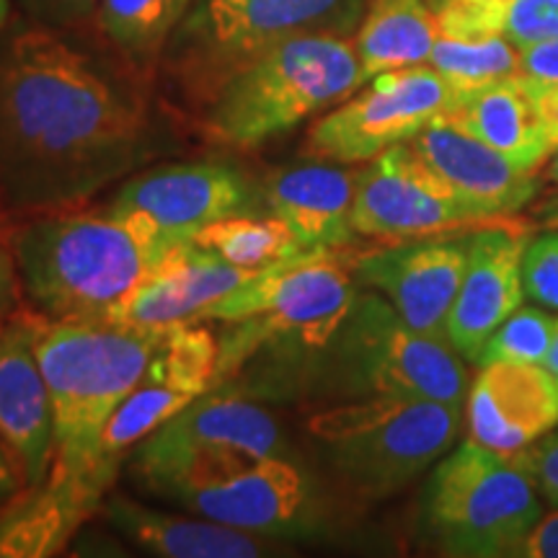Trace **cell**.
Masks as SVG:
<instances>
[{"mask_svg":"<svg viewBox=\"0 0 558 558\" xmlns=\"http://www.w3.org/2000/svg\"><path fill=\"white\" fill-rule=\"evenodd\" d=\"M24 473H21V465L13 458V452L9 450V445L0 439V507L5 505L11 497L24 488Z\"/></svg>","mask_w":558,"mask_h":558,"instance_id":"obj_40","label":"cell"},{"mask_svg":"<svg viewBox=\"0 0 558 558\" xmlns=\"http://www.w3.org/2000/svg\"><path fill=\"white\" fill-rule=\"evenodd\" d=\"M288 458L279 422L239 388H213L140 442L135 469L173 501L226 481L262 458Z\"/></svg>","mask_w":558,"mask_h":558,"instance_id":"obj_8","label":"cell"},{"mask_svg":"<svg viewBox=\"0 0 558 558\" xmlns=\"http://www.w3.org/2000/svg\"><path fill=\"white\" fill-rule=\"evenodd\" d=\"M316 354L354 393L429 399L463 407L469 373L448 341L411 329L393 305L378 295H357L333 339Z\"/></svg>","mask_w":558,"mask_h":558,"instance_id":"obj_10","label":"cell"},{"mask_svg":"<svg viewBox=\"0 0 558 558\" xmlns=\"http://www.w3.org/2000/svg\"><path fill=\"white\" fill-rule=\"evenodd\" d=\"M442 122L463 130L465 135L481 140L488 148L499 150L501 156L530 171H538L543 160L554 153L538 104L522 73L458 94V101L442 117Z\"/></svg>","mask_w":558,"mask_h":558,"instance_id":"obj_24","label":"cell"},{"mask_svg":"<svg viewBox=\"0 0 558 558\" xmlns=\"http://www.w3.org/2000/svg\"><path fill=\"white\" fill-rule=\"evenodd\" d=\"M505 37L520 47L558 39V0H509Z\"/></svg>","mask_w":558,"mask_h":558,"instance_id":"obj_33","label":"cell"},{"mask_svg":"<svg viewBox=\"0 0 558 558\" xmlns=\"http://www.w3.org/2000/svg\"><path fill=\"white\" fill-rule=\"evenodd\" d=\"M365 83L354 41L311 34L271 47L230 73L202 104V130L228 148H259Z\"/></svg>","mask_w":558,"mask_h":558,"instance_id":"obj_5","label":"cell"},{"mask_svg":"<svg viewBox=\"0 0 558 558\" xmlns=\"http://www.w3.org/2000/svg\"><path fill=\"white\" fill-rule=\"evenodd\" d=\"M525 248V233L505 222L471 230L469 264L448 324V339L458 354L476 360L488 337L520 308Z\"/></svg>","mask_w":558,"mask_h":558,"instance_id":"obj_17","label":"cell"},{"mask_svg":"<svg viewBox=\"0 0 558 558\" xmlns=\"http://www.w3.org/2000/svg\"><path fill=\"white\" fill-rule=\"evenodd\" d=\"M148 215L111 202L39 209L9 246L21 292L50 320H107L177 243Z\"/></svg>","mask_w":558,"mask_h":558,"instance_id":"obj_2","label":"cell"},{"mask_svg":"<svg viewBox=\"0 0 558 558\" xmlns=\"http://www.w3.org/2000/svg\"><path fill=\"white\" fill-rule=\"evenodd\" d=\"M360 171L337 163H313L279 169L264 186V202L282 220L305 251L344 248L352 243V207Z\"/></svg>","mask_w":558,"mask_h":558,"instance_id":"obj_21","label":"cell"},{"mask_svg":"<svg viewBox=\"0 0 558 558\" xmlns=\"http://www.w3.org/2000/svg\"><path fill=\"white\" fill-rule=\"evenodd\" d=\"M9 19H11V0H0V34H3L5 26H9Z\"/></svg>","mask_w":558,"mask_h":558,"instance_id":"obj_43","label":"cell"},{"mask_svg":"<svg viewBox=\"0 0 558 558\" xmlns=\"http://www.w3.org/2000/svg\"><path fill=\"white\" fill-rule=\"evenodd\" d=\"M522 558H558V509L535 522L518 554Z\"/></svg>","mask_w":558,"mask_h":558,"instance_id":"obj_37","label":"cell"},{"mask_svg":"<svg viewBox=\"0 0 558 558\" xmlns=\"http://www.w3.org/2000/svg\"><path fill=\"white\" fill-rule=\"evenodd\" d=\"M140 90L50 26L0 41V197L13 209L68 207L150 156Z\"/></svg>","mask_w":558,"mask_h":558,"instance_id":"obj_1","label":"cell"},{"mask_svg":"<svg viewBox=\"0 0 558 558\" xmlns=\"http://www.w3.org/2000/svg\"><path fill=\"white\" fill-rule=\"evenodd\" d=\"M471 235L465 239H411L399 246L369 251L352 264L354 277L386 295L393 311L424 337L448 341Z\"/></svg>","mask_w":558,"mask_h":558,"instance_id":"obj_13","label":"cell"},{"mask_svg":"<svg viewBox=\"0 0 558 558\" xmlns=\"http://www.w3.org/2000/svg\"><path fill=\"white\" fill-rule=\"evenodd\" d=\"M166 326L114 320H50L37 313L34 352L54 411L52 473L81 478L109 494L99 471V437L114 409L143 380Z\"/></svg>","mask_w":558,"mask_h":558,"instance_id":"obj_3","label":"cell"},{"mask_svg":"<svg viewBox=\"0 0 558 558\" xmlns=\"http://www.w3.org/2000/svg\"><path fill=\"white\" fill-rule=\"evenodd\" d=\"M520 73L535 81L558 83V39L533 41L522 47Z\"/></svg>","mask_w":558,"mask_h":558,"instance_id":"obj_36","label":"cell"},{"mask_svg":"<svg viewBox=\"0 0 558 558\" xmlns=\"http://www.w3.org/2000/svg\"><path fill=\"white\" fill-rule=\"evenodd\" d=\"M522 47L507 37L492 39H448L439 37L429 54V65L450 83L458 94L481 88L486 83L520 73Z\"/></svg>","mask_w":558,"mask_h":558,"instance_id":"obj_29","label":"cell"},{"mask_svg":"<svg viewBox=\"0 0 558 558\" xmlns=\"http://www.w3.org/2000/svg\"><path fill=\"white\" fill-rule=\"evenodd\" d=\"M0 320H3V313H0Z\"/></svg>","mask_w":558,"mask_h":558,"instance_id":"obj_45","label":"cell"},{"mask_svg":"<svg viewBox=\"0 0 558 558\" xmlns=\"http://www.w3.org/2000/svg\"><path fill=\"white\" fill-rule=\"evenodd\" d=\"M117 205L137 209L179 239H192L209 222L239 215L251 205V186L222 163L158 166L124 181Z\"/></svg>","mask_w":558,"mask_h":558,"instance_id":"obj_18","label":"cell"},{"mask_svg":"<svg viewBox=\"0 0 558 558\" xmlns=\"http://www.w3.org/2000/svg\"><path fill=\"white\" fill-rule=\"evenodd\" d=\"M365 0H197L169 41V70L186 96L213 90L259 54L295 37H349Z\"/></svg>","mask_w":558,"mask_h":558,"instance_id":"obj_6","label":"cell"},{"mask_svg":"<svg viewBox=\"0 0 558 558\" xmlns=\"http://www.w3.org/2000/svg\"><path fill=\"white\" fill-rule=\"evenodd\" d=\"M104 518L124 538L160 558H259L279 556V541L246 530L222 525L207 518H181L158 512L124 494H111L104 501Z\"/></svg>","mask_w":558,"mask_h":558,"instance_id":"obj_22","label":"cell"},{"mask_svg":"<svg viewBox=\"0 0 558 558\" xmlns=\"http://www.w3.org/2000/svg\"><path fill=\"white\" fill-rule=\"evenodd\" d=\"M460 407L429 399L367 396L308 418L331 469L362 497H388L450 450Z\"/></svg>","mask_w":558,"mask_h":558,"instance_id":"obj_7","label":"cell"},{"mask_svg":"<svg viewBox=\"0 0 558 558\" xmlns=\"http://www.w3.org/2000/svg\"><path fill=\"white\" fill-rule=\"evenodd\" d=\"M99 488L47 473L39 486L21 488L0 507V558H47L62 554L73 533L104 507Z\"/></svg>","mask_w":558,"mask_h":558,"instance_id":"obj_23","label":"cell"},{"mask_svg":"<svg viewBox=\"0 0 558 558\" xmlns=\"http://www.w3.org/2000/svg\"><path fill=\"white\" fill-rule=\"evenodd\" d=\"M192 0H101L99 26L135 68H148L169 47Z\"/></svg>","mask_w":558,"mask_h":558,"instance_id":"obj_27","label":"cell"},{"mask_svg":"<svg viewBox=\"0 0 558 558\" xmlns=\"http://www.w3.org/2000/svg\"><path fill=\"white\" fill-rule=\"evenodd\" d=\"M153 362V360H150ZM194 399L192 393L173 386L171 380H166L156 367L148 365L143 380L130 390V396L120 407L114 409V414L109 416L107 427H104L99 437V471L109 481H114L117 469H120L122 458L128 456L132 448H137L145 437H150L160 424H166L173 418L179 411H184Z\"/></svg>","mask_w":558,"mask_h":558,"instance_id":"obj_26","label":"cell"},{"mask_svg":"<svg viewBox=\"0 0 558 558\" xmlns=\"http://www.w3.org/2000/svg\"><path fill=\"white\" fill-rule=\"evenodd\" d=\"M556 386H558V383H556Z\"/></svg>","mask_w":558,"mask_h":558,"instance_id":"obj_46","label":"cell"},{"mask_svg":"<svg viewBox=\"0 0 558 558\" xmlns=\"http://www.w3.org/2000/svg\"><path fill=\"white\" fill-rule=\"evenodd\" d=\"M543 367H546L550 373V378L558 383V324H556V333H554V341H550L546 360H543Z\"/></svg>","mask_w":558,"mask_h":558,"instance_id":"obj_41","label":"cell"},{"mask_svg":"<svg viewBox=\"0 0 558 558\" xmlns=\"http://www.w3.org/2000/svg\"><path fill=\"white\" fill-rule=\"evenodd\" d=\"M409 145L458 205L488 222L518 213L538 192V173L442 120L427 124Z\"/></svg>","mask_w":558,"mask_h":558,"instance_id":"obj_15","label":"cell"},{"mask_svg":"<svg viewBox=\"0 0 558 558\" xmlns=\"http://www.w3.org/2000/svg\"><path fill=\"white\" fill-rule=\"evenodd\" d=\"M19 295H21V282L16 262H13L9 241L0 239V313L9 316L11 311L19 308Z\"/></svg>","mask_w":558,"mask_h":558,"instance_id":"obj_39","label":"cell"},{"mask_svg":"<svg viewBox=\"0 0 558 558\" xmlns=\"http://www.w3.org/2000/svg\"><path fill=\"white\" fill-rule=\"evenodd\" d=\"M181 505L222 525L288 541L313 518V486L290 458H262L235 476L197 488Z\"/></svg>","mask_w":558,"mask_h":558,"instance_id":"obj_16","label":"cell"},{"mask_svg":"<svg viewBox=\"0 0 558 558\" xmlns=\"http://www.w3.org/2000/svg\"><path fill=\"white\" fill-rule=\"evenodd\" d=\"M357 292L339 248L300 251L256 271L246 284L199 313L235 329L220 344L218 386L264 347L275 349L267 386L316 354L341 329ZM215 386V388H218Z\"/></svg>","mask_w":558,"mask_h":558,"instance_id":"obj_4","label":"cell"},{"mask_svg":"<svg viewBox=\"0 0 558 558\" xmlns=\"http://www.w3.org/2000/svg\"><path fill=\"white\" fill-rule=\"evenodd\" d=\"M541 518L533 478L473 439L437 465L424 494V527L448 556H514Z\"/></svg>","mask_w":558,"mask_h":558,"instance_id":"obj_9","label":"cell"},{"mask_svg":"<svg viewBox=\"0 0 558 558\" xmlns=\"http://www.w3.org/2000/svg\"><path fill=\"white\" fill-rule=\"evenodd\" d=\"M543 177H546L550 184H556L558 186V148L550 153V158H548V166H546V171H543Z\"/></svg>","mask_w":558,"mask_h":558,"instance_id":"obj_42","label":"cell"},{"mask_svg":"<svg viewBox=\"0 0 558 558\" xmlns=\"http://www.w3.org/2000/svg\"><path fill=\"white\" fill-rule=\"evenodd\" d=\"M29 16L50 29H73L99 11L101 0H16Z\"/></svg>","mask_w":558,"mask_h":558,"instance_id":"obj_35","label":"cell"},{"mask_svg":"<svg viewBox=\"0 0 558 558\" xmlns=\"http://www.w3.org/2000/svg\"><path fill=\"white\" fill-rule=\"evenodd\" d=\"M505 222V220H501ZM352 226L367 239H429L452 230H478L488 222L458 205L409 143L369 160L357 177Z\"/></svg>","mask_w":558,"mask_h":558,"instance_id":"obj_12","label":"cell"},{"mask_svg":"<svg viewBox=\"0 0 558 558\" xmlns=\"http://www.w3.org/2000/svg\"><path fill=\"white\" fill-rule=\"evenodd\" d=\"M558 422V386L543 365L492 362L469 390L473 442L514 456Z\"/></svg>","mask_w":558,"mask_h":558,"instance_id":"obj_19","label":"cell"},{"mask_svg":"<svg viewBox=\"0 0 558 558\" xmlns=\"http://www.w3.org/2000/svg\"><path fill=\"white\" fill-rule=\"evenodd\" d=\"M512 458L533 478L543 499L558 507V432L538 437L533 445L514 452Z\"/></svg>","mask_w":558,"mask_h":558,"instance_id":"obj_34","label":"cell"},{"mask_svg":"<svg viewBox=\"0 0 558 558\" xmlns=\"http://www.w3.org/2000/svg\"><path fill=\"white\" fill-rule=\"evenodd\" d=\"M437 39L439 29L427 0H373L360 21L354 50L367 81L386 70L424 65Z\"/></svg>","mask_w":558,"mask_h":558,"instance_id":"obj_25","label":"cell"},{"mask_svg":"<svg viewBox=\"0 0 558 558\" xmlns=\"http://www.w3.org/2000/svg\"><path fill=\"white\" fill-rule=\"evenodd\" d=\"M192 241L202 248L215 251L222 259L241 269L259 271L271 264L305 251L282 220L254 218V215H228L199 228Z\"/></svg>","mask_w":558,"mask_h":558,"instance_id":"obj_28","label":"cell"},{"mask_svg":"<svg viewBox=\"0 0 558 558\" xmlns=\"http://www.w3.org/2000/svg\"><path fill=\"white\" fill-rule=\"evenodd\" d=\"M435 13L439 37L492 39L505 37L509 0H427Z\"/></svg>","mask_w":558,"mask_h":558,"instance_id":"obj_31","label":"cell"},{"mask_svg":"<svg viewBox=\"0 0 558 558\" xmlns=\"http://www.w3.org/2000/svg\"><path fill=\"white\" fill-rule=\"evenodd\" d=\"M556 318L538 308H518L497 331L488 337L476 362L481 367L492 362H525L543 365L556 333Z\"/></svg>","mask_w":558,"mask_h":558,"instance_id":"obj_30","label":"cell"},{"mask_svg":"<svg viewBox=\"0 0 558 558\" xmlns=\"http://www.w3.org/2000/svg\"><path fill=\"white\" fill-rule=\"evenodd\" d=\"M458 90L435 68L414 65L375 75L369 88L341 104L308 130L305 156L326 163H362L409 143L442 120Z\"/></svg>","mask_w":558,"mask_h":558,"instance_id":"obj_11","label":"cell"},{"mask_svg":"<svg viewBox=\"0 0 558 558\" xmlns=\"http://www.w3.org/2000/svg\"><path fill=\"white\" fill-rule=\"evenodd\" d=\"M527 78V75H525ZM530 90H533L535 104H538L543 128H546V137L550 148H558V83L554 81H535L527 78Z\"/></svg>","mask_w":558,"mask_h":558,"instance_id":"obj_38","label":"cell"},{"mask_svg":"<svg viewBox=\"0 0 558 558\" xmlns=\"http://www.w3.org/2000/svg\"><path fill=\"white\" fill-rule=\"evenodd\" d=\"M522 290L533 303L558 311V233L541 235L525 248Z\"/></svg>","mask_w":558,"mask_h":558,"instance_id":"obj_32","label":"cell"},{"mask_svg":"<svg viewBox=\"0 0 558 558\" xmlns=\"http://www.w3.org/2000/svg\"><path fill=\"white\" fill-rule=\"evenodd\" d=\"M34 324L37 313L21 305L0 320V439L26 486H39L54 460V411L34 352Z\"/></svg>","mask_w":558,"mask_h":558,"instance_id":"obj_14","label":"cell"},{"mask_svg":"<svg viewBox=\"0 0 558 558\" xmlns=\"http://www.w3.org/2000/svg\"><path fill=\"white\" fill-rule=\"evenodd\" d=\"M548 226H554V228H558V199L554 202V207H550V213H548Z\"/></svg>","mask_w":558,"mask_h":558,"instance_id":"obj_44","label":"cell"},{"mask_svg":"<svg viewBox=\"0 0 558 558\" xmlns=\"http://www.w3.org/2000/svg\"><path fill=\"white\" fill-rule=\"evenodd\" d=\"M254 275L186 239L156 264L150 277L107 320L132 326L190 324Z\"/></svg>","mask_w":558,"mask_h":558,"instance_id":"obj_20","label":"cell"}]
</instances>
